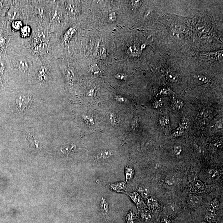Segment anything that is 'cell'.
Returning <instances> with one entry per match:
<instances>
[{
    "mask_svg": "<svg viewBox=\"0 0 223 223\" xmlns=\"http://www.w3.org/2000/svg\"><path fill=\"white\" fill-rule=\"evenodd\" d=\"M182 148L179 146H175L173 148V153L176 155L178 156L181 154Z\"/></svg>",
    "mask_w": 223,
    "mask_h": 223,
    "instance_id": "27",
    "label": "cell"
},
{
    "mask_svg": "<svg viewBox=\"0 0 223 223\" xmlns=\"http://www.w3.org/2000/svg\"><path fill=\"white\" fill-rule=\"evenodd\" d=\"M12 27L15 30H18L21 29L23 27V23L22 21H15L12 22Z\"/></svg>",
    "mask_w": 223,
    "mask_h": 223,
    "instance_id": "24",
    "label": "cell"
},
{
    "mask_svg": "<svg viewBox=\"0 0 223 223\" xmlns=\"http://www.w3.org/2000/svg\"><path fill=\"white\" fill-rule=\"evenodd\" d=\"M162 105H163V101L160 99L155 101L154 104V106L155 108H158L161 107L162 106Z\"/></svg>",
    "mask_w": 223,
    "mask_h": 223,
    "instance_id": "34",
    "label": "cell"
},
{
    "mask_svg": "<svg viewBox=\"0 0 223 223\" xmlns=\"http://www.w3.org/2000/svg\"><path fill=\"white\" fill-rule=\"evenodd\" d=\"M184 103L183 101L179 99H175L172 101V107L174 109L179 110L183 107Z\"/></svg>",
    "mask_w": 223,
    "mask_h": 223,
    "instance_id": "16",
    "label": "cell"
},
{
    "mask_svg": "<svg viewBox=\"0 0 223 223\" xmlns=\"http://www.w3.org/2000/svg\"><path fill=\"white\" fill-rule=\"evenodd\" d=\"M137 191L139 195L145 198H147L149 196L150 192L148 189L143 186H139L137 188Z\"/></svg>",
    "mask_w": 223,
    "mask_h": 223,
    "instance_id": "15",
    "label": "cell"
},
{
    "mask_svg": "<svg viewBox=\"0 0 223 223\" xmlns=\"http://www.w3.org/2000/svg\"><path fill=\"white\" fill-rule=\"evenodd\" d=\"M47 74H48V70H47V68L45 67H43V68H41L39 71L38 77H39V79L41 80V81H43L47 79Z\"/></svg>",
    "mask_w": 223,
    "mask_h": 223,
    "instance_id": "19",
    "label": "cell"
},
{
    "mask_svg": "<svg viewBox=\"0 0 223 223\" xmlns=\"http://www.w3.org/2000/svg\"><path fill=\"white\" fill-rule=\"evenodd\" d=\"M109 187L112 191L118 193H123L127 188L126 183L124 181L115 183L109 184Z\"/></svg>",
    "mask_w": 223,
    "mask_h": 223,
    "instance_id": "4",
    "label": "cell"
},
{
    "mask_svg": "<svg viewBox=\"0 0 223 223\" xmlns=\"http://www.w3.org/2000/svg\"><path fill=\"white\" fill-rule=\"evenodd\" d=\"M83 118L87 124L90 125H93V124H94L93 119L91 117L88 116H83Z\"/></svg>",
    "mask_w": 223,
    "mask_h": 223,
    "instance_id": "31",
    "label": "cell"
},
{
    "mask_svg": "<svg viewBox=\"0 0 223 223\" xmlns=\"http://www.w3.org/2000/svg\"><path fill=\"white\" fill-rule=\"evenodd\" d=\"M208 176L209 178L211 179H215L219 177V171L217 170H211L208 172Z\"/></svg>",
    "mask_w": 223,
    "mask_h": 223,
    "instance_id": "22",
    "label": "cell"
},
{
    "mask_svg": "<svg viewBox=\"0 0 223 223\" xmlns=\"http://www.w3.org/2000/svg\"><path fill=\"white\" fill-rule=\"evenodd\" d=\"M204 189V184L199 180H196L191 185V190L192 193L199 194L201 193Z\"/></svg>",
    "mask_w": 223,
    "mask_h": 223,
    "instance_id": "5",
    "label": "cell"
},
{
    "mask_svg": "<svg viewBox=\"0 0 223 223\" xmlns=\"http://www.w3.org/2000/svg\"><path fill=\"white\" fill-rule=\"evenodd\" d=\"M75 5L74 3H71L69 4L68 5V8L69 9V11H71L72 13L75 14L76 13V8L75 6Z\"/></svg>",
    "mask_w": 223,
    "mask_h": 223,
    "instance_id": "30",
    "label": "cell"
},
{
    "mask_svg": "<svg viewBox=\"0 0 223 223\" xmlns=\"http://www.w3.org/2000/svg\"><path fill=\"white\" fill-rule=\"evenodd\" d=\"M126 76L123 73H118L116 74L115 75V77L118 79L122 80L124 79Z\"/></svg>",
    "mask_w": 223,
    "mask_h": 223,
    "instance_id": "35",
    "label": "cell"
},
{
    "mask_svg": "<svg viewBox=\"0 0 223 223\" xmlns=\"http://www.w3.org/2000/svg\"></svg>",
    "mask_w": 223,
    "mask_h": 223,
    "instance_id": "42",
    "label": "cell"
},
{
    "mask_svg": "<svg viewBox=\"0 0 223 223\" xmlns=\"http://www.w3.org/2000/svg\"><path fill=\"white\" fill-rule=\"evenodd\" d=\"M210 205L211 206H212L213 208L215 209H217L218 208V207H219V201L217 199H214L211 201Z\"/></svg>",
    "mask_w": 223,
    "mask_h": 223,
    "instance_id": "33",
    "label": "cell"
},
{
    "mask_svg": "<svg viewBox=\"0 0 223 223\" xmlns=\"http://www.w3.org/2000/svg\"><path fill=\"white\" fill-rule=\"evenodd\" d=\"M200 201V198L199 197L194 194L190 195L187 199V201L188 203L193 206L198 205Z\"/></svg>",
    "mask_w": 223,
    "mask_h": 223,
    "instance_id": "10",
    "label": "cell"
},
{
    "mask_svg": "<svg viewBox=\"0 0 223 223\" xmlns=\"http://www.w3.org/2000/svg\"><path fill=\"white\" fill-rule=\"evenodd\" d=\"M136 219V215L135 212L131 210L127 213L125 217L126 223H134Z\"/></svg>",
    "mask_w": 223,
    "mask_h": 223,
    "instance_id": "13",
    "label": "cell"
},
{
    "mask_svg": "<svg viewBox=\"0 0 223 223\" xmlns=\"http://www.w3.org/2000/svg\"><path fill=\"white\" fill-rule=\"evenodd\" d=\"M109 119L113 125L117 126L120 123V119L117 114L111 113L109 115Z\"/></svg>",
    "mask_w": 223,
    "mask_h": 223,
    "instance_id": "17",
    "label": "cell"
},
{
    "mask_svg": "<svg viewBox=\"0 0 223 223\" xmlns=\"http://www.w3.org/2000/svg\"><path fill=\"white\" fill-rule=\"evenodd\" d=\"M147 204L149 209L154 212H157L160 210V206L158 202L153 198H150L147 200Z\"/></svg>",
    "mask_w": 223,
    "mask_h": 223,
    "instance_id": "6",
    "label": "cell"
},
{
    "mask_svg": "<svg viewBox=\"0 0 223 223\" xmlns=\"http://www.w3.org/2000/svg\"><path fill=\"white\" fill-rule=\"evenodd\" d=\"M163 119V120H164V124H165V125H169L170 124V118L168 116H165L164 117H162Z\"/></svg>",
    "mask_w": 223,
    "mask_h": 223,
    "instance_id": "36",
    "label": "cell"
},
{
    "mask_svg": "<svg viewBox=\"0 0 223 223\" xmlns=\"http://www.w3.org/2000/svg\"><path fill=\"white\" fill-rule=\"evenodd\" d=\"M166 183L168 184V185H172L173 183L172 182V181H171L170 179H167L166 181Z\"/></svg>",
    "mask_w": 223,
    "mask_h": 223,
    "instance_id": "40",
    "label": "cell"
},
{
    "mask_svg": "<svg viewBox=\"0 0 223 223\" xmlns=\"http://www.w3.org/2000/svg\"><path fill=\"white\" fill-rule=\"evenodd\" d=\"M167 77L169 80L171 82H176L178 80V77L177 75L173 72H168L167 73Z\"/></svg>",
    "mask_w": 223,
    "mask_h": 223,
    "instance_id": "20",
    "label": "cell"
},
{
    "mask_svg": "<svg viewBox=\"0 0 223 223\" xmlns=\"http://www.w3.org/2000/svg\"><path fill=\"white\" fill-rule=\"evenodd\" d=\"M190 125V121L188 118H183L179 123V126L177 130H184L187 129Z\"/></svg>",
    "mask_w": 223,
    "mask_h": 223,
    "instance_id": "12",
    "label": "cell"
},
{
    "mask_svg": "<svg viewBox=\"0 0 223 223\" xmlns=\"http://www.w3.org/2000/svg\"><path fill=\"white\" fill-rule=\"evenodd\" d=\"M139 214L142 220L149 222L152 219V214L149 211L145 209H139Z\"/></svg>",
    "mask_w": 223,
    "mask_h": 223,
    "instance_id": "8",
    "label": "cell"
},
{
    "mask_svg": "<svg viewBox=\"0 0 223 223\" xmlns=\"http://www.w3.org/2000/svg\"><path fill=\"white\" fill-rule=\"evenodd\" d=\"M77 149V146L74 144H71L69 146L63 147L61 149V151L65 154H68L75 152Z\"/></svg>",
    "mask_w": 223,
    "mask_h": 223,
    "instance_id": "14",
    "label": "cell"
},
{
    "mask_svg": "<svg viewBox=\"0 0 223 223\" xmlns=\"http://www.w3.org/2000/svg\"><path fill=\"white\" fill-rule=\"evenodd\" d=\"M161 93L163 94H169V92L168 90H166V89H164V90L161 91Z\"/></svg>",
    "mask_w": 223,
    "mask_h": 223,
    "instance_id": "41",
    "label": "cell"
},
{
    "mask_svg": "<svg viewBox=\"0 0 223 223\" xmlns=\"http://www.w3.org/2000/svg\"><path fill=\"white\" fill-rule=\"evenodd\" d=\"M113 155V153L109 150H103L99 152L96 155L95 158L98 161H104L107 160Z\"/></svg>",
    "mask_w": 223,
    "mask_h": 223,
    "instance_id": "3",
    "label": "cell"
},
{
    "mask_svg": "<svg viewBox=\"0 0 223 223\" xmlns=\"http://www.w3.org/2000/svg\"><path fill=\"white\" fill-rule=\"evenodd\" d=\"M100 207L103 215L105 216L107 215L109 210L108 204L105 199L103 197L100 200Z\"/></svg>",
    "mask_w": 223,
    "mask_h": 223,
    "instance_id": "7",
    "label": "cell"
},
{
    "mask_svg": "<svg viewBox=\"0 0 223 223\" xmlns=\"http://www.w3.org/2000/svg\"><path fill=\"white\" fill-rule=\"evenodd\" d=\"M139 52V50L135 47H131L128 50V53L132 56L138 55Z\"/></svg>",
    "mask_w": 223,
    "mask_h": 223,
    "instance_id": "23",
    "label": "cell"
},
{
    "mask_svg": "<svg viewBox=\"0 0 223 223\" xmlns=\"http://www.w3.org/2000/svg\"><path fill=\"white\" fill-rule=\"evenodd\" d=\"M216 128L218 129H221L222 128V121H219L217 122L215 125Z\"/></svg>",
    "mask_w": 223,
    "mask_h": 223,
    "instance_id": "37",
    "label": "cell"
},
{
    "mask_svg": "<svg viewBox=\"0 0 223 223\" xmlns=\"http://www.w3.org/2000/svg\"><path fill=\"white\" fill-rule=\"evenodd\" d=\"M133 201L136 205L137 207L139 209H145L146 207V206L144 203L143 199L141 196L139 195L138 192L134 191L131 193L128 194Z\"/></svg>",
    "mask_w": 223,
    "mask_h": 223,
    "instance_id": "1",
    "label": "cell"
},
{
    "mask_svg": "<svg viewBox=\"0 0 223 223\" xmlns=\"http://www.w3.org/2000/svg\"><path fill=\"white\" fill-rule=\"evenodd\" d=\"M131 3L133 8H136L141 6L142 2L140 1H131Z\"/></svg>",
    "mask_w": 223,
    "mask_h": 223,
    "instance_id": "32",
    "label": "cell"
},
{
    "mask_svg": "<svg viewBox=\"0 0 223 223\" xmlns=\"http://www.w3.org/2000/svg\"><path fill=\"white\" fill-rule=\"evenodd\" d=\"M126 180V181H129L133 178L134 175V170L133 168L130 167H126L125 169Z\"/></svg>",
    "mask_w": 223,
    "mask_h": 223,
    "instance_id": "11",
    "label": "cell"
},
{
    "mask_svg": "<svg viewBox=\"0 0 223 223\" xmlns=\"http://www.w3.org/2000/svg\"><path fill=\"white\" fill-rule=\"evenodd\" d=\"M198 79L200 82L202 83H206L208 82V79L206 77L204 76H199L198 77Z\"/></svg>",
    "mask_w": 223,
    "mask_h": 223,
    "instance_id": "29",
    "label": "cell"
},
{
    "mask_svg": "<svg viewBox=\"0 0 223 223\" xmlns=\"http://www.w3.org/2000/svg\"><path fill=\"white\" fill-rule=\"evenodd\" d=\"M75 32V30L73 29V28H71L70 29L68 30V31L65 34V35H64V40L66 41H69Z\"/></svg>",
    "mask_w": 223,
    "mask_h": 223,
    "instance_id": "21",
    "label": "cell"
},
{
    "mask_svg": "<svg viewBox=\"0 0 223 223\" xmlns=\"http://www.w3.org/2000/svg\"><path fill=\"white\" fill-rule=\"evenodd\" d=\"M107 19L108 22H110L111 23V22H115L117 19V16H116L115 12L114 11L109 12L107 16Z\"/></svg>",
    "mask_w": 223,
    "mask_h": 223,
    "instance_id": "26",
    "label": "cell"
},
{
    "mask_svg": "<svg viewBox=\"0 0 223 223\" xmlns=\"http://www.w3.org/2000/svg\"><path fill=\"white\" fill-rule=\"evenodd\" d=\"M183 133H184V131L181 130H177L176 131L173 133L172 136L174 138H177V137L181 136L183 134Z\"/></svg>",
    "mask_w": 223,
    "mask_h": 223,
    "instance_id": "28",
    "label": "cell"
},
{
    "mask_svg": "<svg viewBox=\"0 0 223 223\" xmlns=\"http://www.w3.org/2000/svg\"><path fill=\"white\" fill-rule=\"evenodd\" d=\"M18 66L19 70L22 72H26L28 69V62L25 58H21L18 60Z\"/></svg>",
    "mask_w": 223,
    "mask_h": 223,
    "instance_id": "9",
    "label": "cell"
},
{
    "mask_svg": "<svg viewBox=\"0 0 223 223\" xmlns=\"http://www.w3.org/2000/svg\"><path fill=\"white\" fill-rule=\"evenodd\" d=\"M161 223H172L170 220L167 218H163L161 221Z\"/></svg>",
    "mask_w": 223,
    "mask_h": 223,
    "instance_id": "38",
    "label": "cell"
},
{
    "mask_svg": "<svg viewBox=\"0 0 223 223\" xmlns=\"http://www.w3.org/2000/svg\"><path fill=\"white\" fill-rule=\"evenodd\" d=\"M5 43V41L3 38L0 39V47H2Z\"/></svg>",
    "mask_w": 223,
    "mask_h": 223,
    "instance_id": "39",
    "label": "cell"
},
{
    "mask_svg": "<svg viewBox=\"0 0 223 223\" xmlns=\"http://www.w3.org/2000/svg\"><path fill=\"white\" fill-rule=\"evenodd\" d=\"M30 101V98L25 96H21L16 99V102L19 109L23 110L28 106Z\"/></svg>",
    "mask_w": 223,
    "mask_h": 223,
    "instance_id": "2",
    "label": "cell"
},
{
    "mask_svg": "<svg viewBox=\"0 0 223 223\" xmlns=\"http://www.w3.org/2000/svg\"><path fill=\"white\" fill-rule=\"evenodd\" d=\"M21 35L24 38H26L29 36L31 33V28L29 26H23L21 29Z\"/></svg>",
    "mask_w": 223,
    "mask_h": 223,
    "instance_id": "18",
    "label": "cell"
},
{
    "mask_svg": "<svg viewBox=\"0 0 223 223\" xmlns=\"http://www.w3.org/2000/svg\"><path fill=\"white\" fill-rule=\"evenodd\" d=\"M99 54L102 59L105 58L107 55V50L105 45H103L100 48Z\"/></svg>",
    "mask_w": 223,
    "mask_h": 223,
    "instance_id": "25",
    "label": "cell"
}]
</instances>
